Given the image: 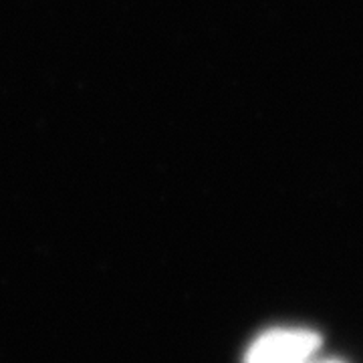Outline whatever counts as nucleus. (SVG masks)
<instances>
[{
    "label": "nucleus",
    "mask_w": 363,
    "mask_h": 363,
    "mask_svg": "<svg viewBox=\"0 0 363 363\" xmlns=\"http://www.w3.org/2000/svg\"><path fill=\"white\" fill-rule=\"evenodd\" d=\"M319 343L311 329H272L250 345L245 363H309Z\"/></svg>",
    "instance_id": "obj_1"
}]
</instances>
